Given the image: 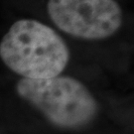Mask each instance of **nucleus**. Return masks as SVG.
Segmentation results:
<instances>
[{"mask_svg":"<svg viewBox=\"0 0 134 134\" xmlns=\"http://www.w3.org/2000/svg\"><path fill=\"white\" fill-rule=\"evenodd\" d=\"M47 11L58 29L85 40L108 38L123 24L115 0H48Z\"/></svg>","mask_w":134,"mask_h":134,"instance_id":"nucleus-3","label":"nucleus"},{"mask_svg":"<svg viewBox=\"0 0 134 134\" xmlns=\"http://www.w3.org/2000/svg\"><path fill=\"white\" fill-rule=\"evenodd\" d=\"M16 91L39 109L53 124L77 129L94 119L97 101L82 82L72 77L58 76L44 80L21 79Z\"/></svg>","mask_w":134,"mask_h":134,"instance_id":"nucleus-2","label":"nucleus"},{"mask_svg":"<svg viewBox=\"0 0 134 134\" xmlns=\"http://www.w3.org/2000/svg\"><path fill=\"white\" fill-rule=\"evenodd\" d=\"M0 58L23 79L44 80L60 76L67 68L70 50L50 26L35 19H20L1 39Z\"/></svg>","mask_w":134,"mask_h":134,"instance_id":"nucleus-1","label":"nucleus"}]
</instances>
